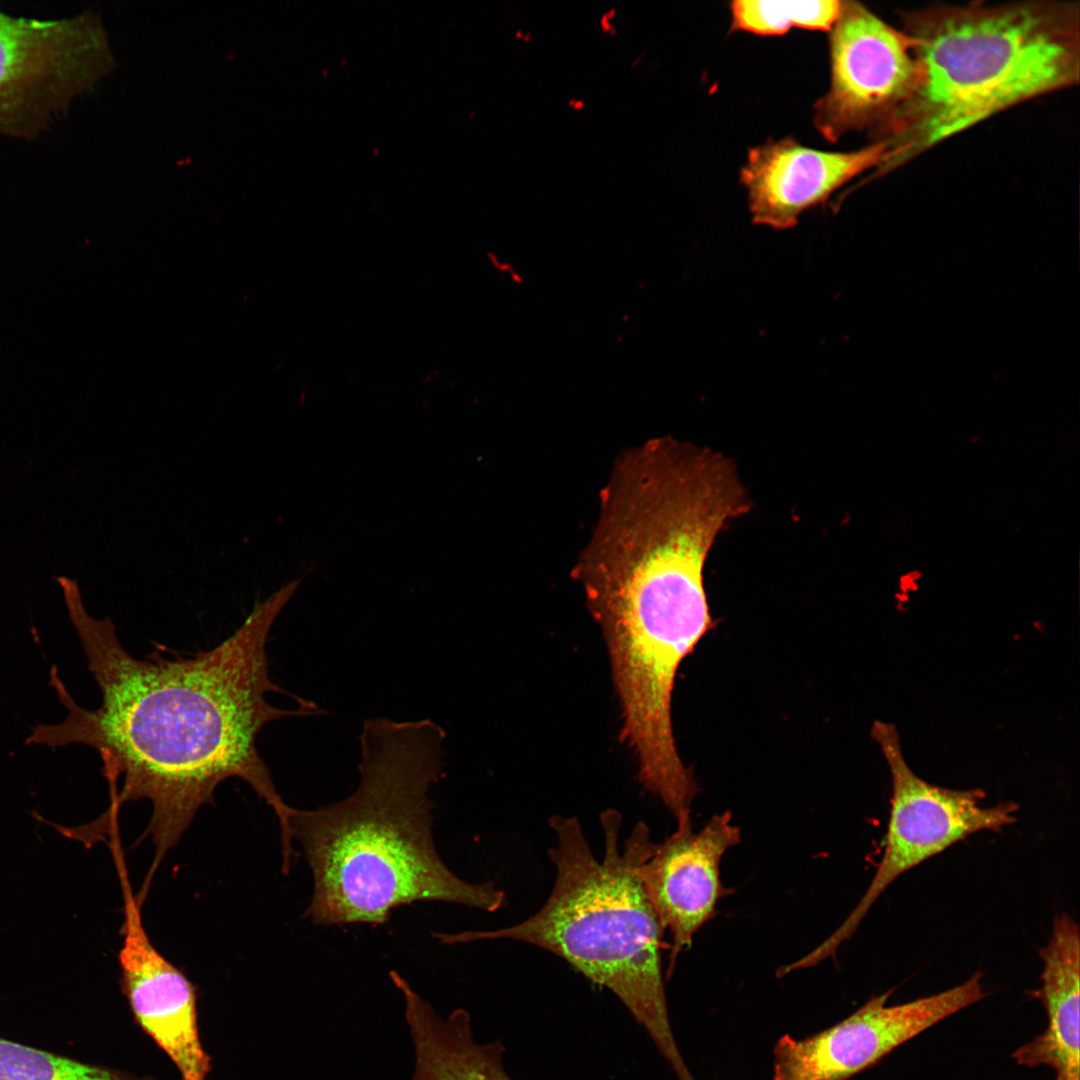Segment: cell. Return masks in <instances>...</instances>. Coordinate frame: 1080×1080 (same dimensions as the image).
Listing matches in <instances>:
<instances>
[{"label": "cell", "mask_w": 1080, "mask_h": 1080, "mask_svg": "<svg viewBox=\"0 0 1080 1080\" xmlns=\"http://www.w3.org/2000/svg\"><path fill=\"white\" fill-rule=\"evenodd\" d=\"M56 580L102 703L96 710L80 707L53 666L50 685L68 715L58 724L33 727L25 744L94 748L111 788L123 776L121 789L112 791L110 813L125 802L150 801L144 836L152 838L155 853L144 885L151 884L196 812L213 802L216 788L229 778L248 783L274 811L282 850H290L294 808L277 792L257 738L269 722L321 713L318 707L281 709L266 700L269 692L291 695L270 679L266 644L301 578L257 601L233 635L213 649L189 658L153 653L147 660L125 650L110 618L88 613L76 580ZM291 696L299 705L307 703Z\"/></svg>", "instance_id": "obj_1"}, {"label": "cell", "mask_w": 1080, "mask_h": 1080, "mask_svg": "<svg viewBox=\"0 0 1080 1080\" xmlns=\"http://www.w3.org/2000/svg\"><path fill=\"white\" fill-rule=\"evenodd\" d=\"M445 738L430 719H366L356 790L324 807L293 809L291 836L313 877L305 912L313 924L383 925L395 908L423 901L488 912L506 904L493 883L454 874L434 845L428 792L443 775Z\"/></svg>", "instance_id": "obj_2"}, {"label": "cell", "mask_w": 1080, "mask_h": 1080, "mask_svg": "<svg viewBox=\"0 0 1080 1080\" xmlns=\"http://www.w3.org/2000/svg\"><path fill=\"white\" fill-rule=\"evenodd\" d=\"M604 856L593 854L576 817L551 816L556 868L550 895L522 922L488 931L433 933L441 944L513 940L547 950L590 981L609 989L647 1031L678 1080H695L669 1019L661 963L664 930L644 890L639 869L654 843L638 822L620 847L622 816L600 815Z\"/></svg>", "instance_id": "obj_3"}, {"label": "cell", "mask_w": 1080, "mask_h": 1080, "mask_svg": "<svg viewBox=\"0 0 1080 1080\" xmlns=\"http://www.w3.org/2000/svg\"><path fill=\"white\" fill-rule=\"evenodd\" d=\"M912 93L882 129L888 171L1011 106L1079 80V9L1071 3H973L906 17Z\"/></svg>", "instance_id": "obj_4"}, {"label": "cell", "mask_w": 1080, "mask_h": 1080, "mask_svg": "<svg viewBox=\"0 0 1080 1080\" xmlns=\"http://www.w3.org/2000/svg\"><path fill=\"white\" fill-rule=\"evenodd\" d=\"M872 737L885 757L892 779L890 816L881 861L848 917L816 948L789 963L792 972L833 957L900 875L974 833L999 832L1016 821L1018 805L1014 802L983 806V790L943 788L919 777L902 754L894 725L876 721Z\"/></svg>", "instance_id": "obj_5"}, {"label": "cell", "mask_w": 1080, "mask_h": 1080, "mask_svg": "<svg viewBox=\"0 0 1080 1080\" xmlns=\"http://www.w3.org/2000/svg\"><path fill=\"white\" fill-rule=\"evenodd\" d=\"M115 66L92 11L60 20L0 11V134L34 139Z\"/></svg>", "instance_id": "obj_6"}, {"label": "cell", "mask_w": 1080, "mask_h": 1080, "mask_svg": "<svg viewBox=\"0 0 1080 1080\" xmlns=\"http://www.w3.org/2000/svg\"><path fill=\"white\" fill-rule=\"evenodd\" d=\"M914 39L862 4L841 1L831 28V82L815 105L819 132L835 141L845 133L884 128L913 91Z\"/></svg>", "instance_id": "obj_7"}, {"label": "cell", "mask_w": 1080, "mask_h": 1080, "mask_svg": "<svg viewBox=\"0 0 1080 1080\" xmlns=\"http://www.w3.org/2000/svg\"><path fill=\"white\" fill-rule=\"evenodd\" d=\"M982 973L948 990L887 1005L894 989L872 996L837 1024L803 1039L782 1036L772 1080H848L901 1045L985 997Z\"/></svg>", "instance_id": "obj_8"}, {"label": "cell", "mask_w": 1080, "mask_h": 1080, "mask_svg": "<svg viewBox=\"0 0 1080 1080\" xmlns=\"http://www.w3.org/2000/svg\"><path fill=\"white\" fill-rule=\"evenodd\" d=\"M120 873L124 922L119 964L131 1011L175 1065L180 1080H207L211 1064L200 1037L194 986L151 942L125 868Z\"/></svg>", "instance_id": "obj_9"}, {"label": "cell", "mask_w": 1080, "mask_h": 1080, "mask_svg": "<svg viewBox=\"0 0 1080 1080\" xmlns=\"http://www.w3.org/2000/svg\"><path fill=\"white\" fill-rule=\"evenodd\" d=\"M741 842L730 811L712 816L697 832L692 825L653 845L639 875L664 930L672 937L669 973L678 955L716 913L729 894L720 876L724 854Z\"/></svg>", "instance_id": "obj_10"}, {"label": "cell", "mask_w": 1080, "mask_h": 1080, "mask_svg": "<svg viewBox=\"0 0 1080 1080\" xmlns=\"http://www.w3.org/2000/svg\"><path fill=\"white\" fill-rule=\"evenodd\" d=\"M887 153L882 140L850 152L820 151L790 137L753 148L740 174L753 222L774 229L795 226L804 211L855 176L879 168Z\"/></svg>", "instance_id": "obj_11"}, {"label": "cell", "mask_w": 1080, "mask_h": 1080, "mask_svg": "<svg viewBox=\"0 0 1080 1080\" xmlns=\"http://www.w3.org/2000/svg\"><path fill=\"white\" fill-rule=\"evenodd\" d=\"M1079 927L1066 913L1053 922L1052 935L1039 955L1041 986L1030 992L1045 1011V1030L1016 1049V1064L1050 1067L1054 1080L1079 1079Z\"/></svg>", "instance_id": "obj_12"}, {"label": "cell", "mask_w": 1080, "mask_h": 1080, "mask_svg": "<svg viewBox=\"0 0 1080 1080\" xmlns=\"http://www.w3.org/2000/svg\"><path fill=\"white\" fill-rule=\"evenodd\" d=\"M393 984L403 997L414 1049L410 1080H512L503 1064V1045L500 1041L478 1043L466 1010L444 1017L402 976L395 977Z\"/></svg>", "instance_id": "obj_13"}, {"label": "cell", "mask_w": 1080, "mask_h": 1080, "mask_svg": "<svg viewBox=\"0 0 1080 1080\" xmlns=\"http://www.w3.org/2000/svg\"><path fill=\"white\" fill-rule=\"evenodd\" d=\"M841 10V1L738 0L732 3L733 26L761 35H778L790 28L831 30Z\"/></svg>", "instance_id": "obj_14"}, {"label": "cell", "mask_w": 1080, "mask_h": 1080, "mask_svg": "<svg viewBox=\"0 0 1080 1080\" xmlns=\"http://www.w3.org/2000/svg\"><path fill=\"white\" fill-rule=\"evenodd\" d=\"M0 1080H127L106 1067L0 1037Z\"/></svg>", "instance_id": "obj_15"}]
</instances>
